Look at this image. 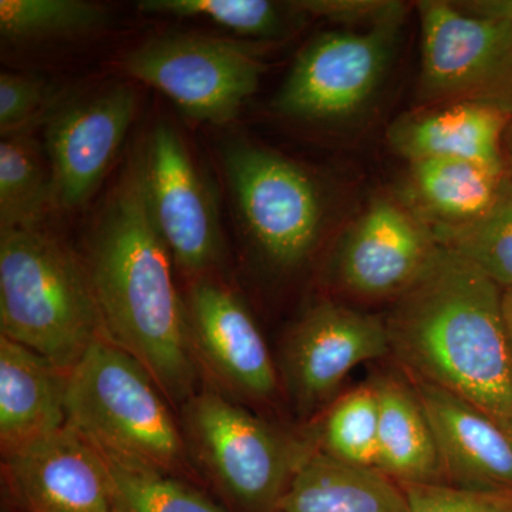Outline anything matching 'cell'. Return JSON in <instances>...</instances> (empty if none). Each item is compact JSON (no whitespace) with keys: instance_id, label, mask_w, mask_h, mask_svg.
<instances>
[{"instance_id":"6da1fadb","label":"cell","mask_w":512,"mask_h":512,"mask_svg":"<svg viewBox=\"0 0 512 512\" xmlns=\"http://www.w3.org/2000/svg\"><path fill=\"white\" fill-rule=\"evenodd\" d=\"M173 256L151 218L138 160H131L104 202L89 271L103 336L134 357L173 404L198 392L200 362Z\"/></svg>"},{"instance_id":"7a4b0ae2","label":"cell","mask_w":512,"mask_h":512,"mask_svg":"<svg viewBox=\"0 0 512 512\" xmlns=\"http://www.w3.org/2000/svg\"><path fill=\"white\" fill-rule=\"evenodd\" d=\"M407 375L456 394L501 424L512 413V362L503 288L437 244L386 320Z\"/></svg>"},{"instance_id":"3957f363","label":"cell","mask_w":512,"mask_h":512,"mask_svg":"<svg viewBox=\"0 0 512 512\" xmlns=\"http://www.w3.org/2000/svg\"><path fill=\"white\" fill-rule=\"evenodd\" d=\"M66 424L117 466L181 480L192 474L183 426L167 397L103 335L69 372Z\"/></svg>"},{"instance_id":"277c9868","label":"cell","mask_w":512,"mask_h":512,"mask_svg":"<svg viewBox=\"0 0 512 512\" xmlns=\"http://www.w3.org/2000/svg\"><path fill=\"white\" fill-rule=\"evenodd\" d=\"M0 330L64 372L103 335L89 271L39 228L0 231Z\"/></svg>"},{"instance_id":"5b68a950","label":"cell","mask_w":512,"mask_h":512,"mask_svg":"<svg viewBox=\"0 0 512 512\" xmlns=\"http://www.w3.org/2000/svg\"><path fill=\"white\" fill-rule=\"evenodd\" d=\"M183 431L191 457L239 512H274L316 450L207 389L183 404Z\"/></svg>"},{"instance_id":"8992f818","label":"cell","mask_w":512,"mask_h":512,"mask_svg":"<svg viewBox=\"0 0 512 512\" xmlns=\"http://www.w3.org/2000/svg\"><path fill=\"white\" fill-rule=\"evenodd\" d=\"M421 107L471 103L512 119V25L456 3L419 2Z\"/></svg>"},{"instance_id":"52a82bcc","label":"cell","mask_w":512,"mask_h":512,"mask_svg":"<svg viewBox=\"0 0 512 512\" xmlns=\"http://www.w3.org/2000/svg\"><path fill=\"white\" fill-rule=\"evenodd\" d=\"M124 69L167 96L185 116L225 124L256 92L265 66L248 43L175 33L131 50Z\"/></svg>"},{"instance_id":"ba28073f","label":"cell","mask_w":512,"mask_h":512,"mask_svg":"<svg viewBox=\"0 0 512 512\" xmlns=\"http://www.w3.org/2000/svg\"><path fill=\"white\" fill-rule=\"evenodd\" d=\"M222 157L239 214L261 251L282 268L305 261L322 225V200L311 175L254 144H229Z\"/></svg>"},{"instance_id":"9c48e42d","label":"cell","mask_w":512,"mask_h":512,"mask_svg":"<svg viewBox=\"0 0 512 512\" xmlns=\"http://www.w3.org/2000/svg\"><path fill=\"white\" fill-rule=\"evenodd\" d=\"M403 20L316 36L296 57L275 109L305 121H339L362 110L389 69Z\"/></svg>"},{"instance_id":"30bf717a","label":"cell","mask_w":512,"mask_h":512,"mask_svg":"<svg viewBox=\"0 0 512 512\" xmlns=\"http://www.w3.org/2000/svg\"><path fill=\"white\" fill-rule=\"evenodd\" d=\"M137 160L148 211L174 264L194 279L210 276L224 249L220 217L184 138L158 123Z\"/></svg>"},{"instance_id":"8fae6325","label":"cell","mask_w":512,"mask_h":512,"mask_svg":"<svg viewBox=\"0 0 512 512\" xmlns=\"http://www.w3.org/2000/svg\"><path fill=\"white\" fill-rule=\"evenodd\" d=\"M392 353L386 320L333 302L309 309L282 350V376L302 416L336 400L355 367Z\"/></svg>"},{"instance_id":"7c38bea8","label":"cell","mask_w":512,"mask_h":512,"mask_svg":"<svg viewBox=\"0 0 512 512\" xmlns=\"http://www.w3.org/2000/svg\"><path fill=\"white\" fill-rule=\"evenodd\" d=\"M137 111V93L110 84L70 101L53 114L46 131L55 204L76 208L100 187Z\"/></svg>"},{"instance_id":"4fadbf2b","label":"cell","mask_w":512,"mask_h":512,"mask_svg":"<svg viewBox=\"0 0 512 512\" xmlns=\"http://www.w3.org/2000/svg\"><path fill=\"white\" fill-rule=\"evenodd\" d=\"M436 248L430 225L420 215L380 198L340 242L336 279L357 298L397 299L416 281Z\"/></svg>"},{"instance_id":"5bb4252c","label":"cell","mask_w":512,"mask_h":512,"mask_svg":"<svg viewBox=\"0 0 512 512\" xmlns=\"http://www.w3.org/2000/svg\"><path fill=\"white\" fill-rule=\"evenodd\" d=\"M185 306L200 365L239 396L271 399L278 390V370L254 316L237 293L202 276L191 282Z\"/></svg>"},{"instance_id":"9a60e30c","label":"cell","mask_w":512,"mask_h":512,"mask_svg":"<svg viewBox=\"0 0 512 512\" xmlns=\"http://www.w3.org/2000/svg\"><path fill=\"white\" fill-rule=\"evenodd\" d=\"M3 473L22 512H114L106 458L67 424L3 458Z\"/></svg>"},{"instance_id":"2e32d148","label":"cell","mask_w":512,"mask_h":512,"mask_svg":"<svg viewBox=\"0 0 512 512\" xmlns=\"http://www.w3.org/2000/svg\"><path fill=\"white\" fill-rule=\"evenodd\" d=\"M436 440L443 476L476 490H511L512 437L456 394L410 377Z\"/></svg>"},{"instance_id":"e0dca14e","label":"cell","mask_w":512,"mask_h":512,"mask_svg":"<svg viewBox=\"0 0 512 512\" xmlns=\"http://www.w3.org/2000/svg\"><path fill=\"white\" fill-rule=\"evenodd\" d=\"M512 119L471 103L423 107L394 121L390 146L410 163L431 158L473 161L507 173L504 140Z\"/></svg>"},{"instance_id":"ac0fdd59","label":"cell","mask_w":512,"mask_h":512,"mask_svg":"<svg viewBox=\"0 0 512 512\" xmlns=\"http://www.w3.org/2000/svg\"><path fill=\"white\" fill-rule=\"evenodd\" d=\"M69 372L0 336V444L3 458L66 426Z\"/></svg>"},{"instance_id":"d6986e66","label":"cell","mask_w":512,"mask_h":512,"mask_svg":"<svg viewBox=\"0 0 512 512\" xmlns=\"http://www.w3.org/2000/svg\"><path fill=\"white\" fill-rule=\"evenodd\" d=\"M402 485L372 467L315 450L303 461L274 512H407Z\"/></svg>"},{"instance_id":"ffe728a7","label":"cell","mask_w":512,"mask_h":512,"mask_svg":"<svg viewBox=\"0 0 512 512\" xmlns=\"http://www.w3.org/2000/svg\"><path fill=\"white\" fill-rule=\"evenodd\" d=\"M372 383L379 400L376 470L399 484L441 483L439 450L412 382L387 375Z\"/></svg>"},{"instance_id":"44dd1931","label":"cell","mask_w":512,"mask_h":512,"mask_svg":"<svg viewBox=\"0 0 512 512\" xmlns=\"http://www.w3.org/2000/svg\"><path fill=\"white\" fill-rule=\"evenodd\" d=\"M412 164V190L429 225L464 224L493 204L507 173L453 158Z\"/></svg>"},{"instance_id":"7402d4cb","label":"cell","mask_w":512,"mask_h":512,"mask_svg":"<svg viewBox=\"0 0 512 512\" xmlns=\"http://www.w3.org/2000/svg\"><path fill=\"white\" fill-rule=\"evenodd\" d=\"M55 204L50 165L26 134L0 144V231L36 229Z\"/></svg>"},{"instance_id":"603a6c76","label":"cell","mask_w":512,"mask_h":512,"mask_svg":"<svg viewBox=\"0 0 512 512\" xmlns=\"http://www.w3.org/2000/svg\"><path fill=\"white\" fill-rule=\"evenodd\" d=\"M441 247L476 265L503 289L512 288V178L505 177L480 217L457 225H430Z\"/></svg>"},{"instance_id":"cb8c5ba5","label":"cell","mask_w":512,"mask_h":512,"mask_svg":"<svg viewBox=\"0 0 512 512\" xmlns=\"http://www.w3.org/2000/svg\"><path fill=\"white\" fill-rule=\"evenodd\" d=\"M379 434V400L373 383L357 386L329 404L319 430L326 456L357 467L375 468Z\"/></svg>"},{"instance_id":"d4e9b609","label":"cell","mask_w":512,"mask_h":512,"mask_svg":"<svg viewBox=\"0 0 512 512\" xmlns=\"http://www.w3.org/2000/svg\"><path fill=\"white\" fill-rule=\"evenodd\" d=\"M106 22V10L82 0H0V32L12 42L82 35Z\"/></svg>"},{"instance_id":"484cf974","label":"cell","mask_w":512,"mask_h":512,"mask_svg":"<svg viewBox=\"0 0 512 512\" xmlns=\"http://www.w3.org/2000/svg\"><path fill=\"white\" fill-rule=\"evenodd\" d=\"M138 9L175 18H201L241 36L269 39L282 35L281 8L266 0H144Z\"/></svg>"},{"instance_id":"4316f807","label":"cell","mask_w":512,"mask_h":512,"mask_svg":"<svg viewBox=\"0 0 512 512\" xmlns=\"http://www.w3.org/2000/svg\"><path fill=\"white\" fill-rule=\"evenodd\" d=\"M107 466L114 512H222L181 478Z\"/></svg>"},{"instance_id":"83f0119b","label":"cell","mask_w":512,"mask_h":512,"mask_svg":"<svg viewBox=\"0 0 512 512\" xmlns=\"http://www.w3.org/2000/svg\"><path fill=\"white\" fill-rule=\"evenodd\" d=\"M407 512H512L511 490H476L444 483L400 484Z\"/></svg>"},{"instance_id":"f1b7e54d","label":"cell","mask_w":512,"mask_h":512,"mask_svg":"<svg viewBox=\"0 0 512 512\" xmlns=\"http://www.w3.org/2000/svg\"><path fill=\"white\" fill-rule=\"evenodd\" d=\"M50 97L49 87L29 74L0 76V131L3 137L25 134L43 116Z\"/></svg>"},{"instance_id":"f546056e","label":"cell","mask_w":512,"mask_h":512,"mask_svg":"<svg viewBox=\"0 0 512 512\" xmlns=\"http://www.w3.org/2000/svg\"><path fill=\"white\" fill-rule=\"evenodd\" d=\"M291 6L340 25H365L367 28L402 18L406 10L403 3L382 0H305L293 2Z\"/></svg>"},{"instance_id":"4dcf8cb0","label":"cell","mask_w":512,"mask_h":512,"mask_svg":"<svg viewBox=\"0 0 512 512\" xmlns=\"http://www.w3.org/2000/svg\"><path fill=\"white\" fill-rule=\"evenodd\" d=\"M460 8L476 15L508 20L512 25V0H481L461 3Z\"/></svg>"},{"instance_id":"1f68e13d","label":"cell","mask_w":512,"mask_h":512,"mask_svg":"<svg viewBox=\"0 0 512 512\" xmlns=\"http://www.w3.org/2000/svg\"><path fill=\"white\" fill-rule=\"evenodd\" d=\"M503 318L512 362V288L503 289Z\"/></svg>"},{"instance_id":"d6a6232c","label":"cell","mask_w":512,"mask_h":512,"mask_svg":"<svg viewBox=\"0 0 512 512\" xmlns=\"http://www.w3.org/2000/svg\"><path fill=\"white\" fill-rule=\"evenodd\" d=\"M508 131H510V136L505 134V138H507V154H505V165H507V174L508 177L512 178V127H508Z\"/></svg>"},{"instance_id":"836d02e7","label":"cell","mask_w":512,"mask_h":512,"mask_svg":"<svg viewBox=\"0 0 512 512\" xmlns=\"http://www.w3.org/2000/svg\"><path fill=\"white\" fill-rule=\"evenodd\" d=\"M505 430H507L512 437V413L510 414V417H508L507 424H505Z\"/></svg>"}]
</instances>
